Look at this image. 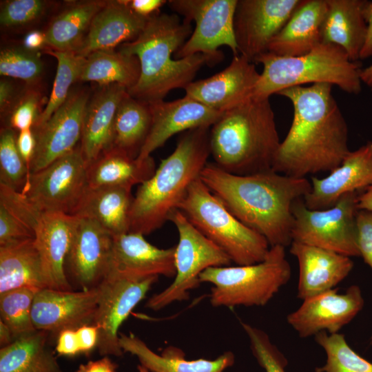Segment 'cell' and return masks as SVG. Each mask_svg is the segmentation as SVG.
<instances>
[{"instance_id":"9a60e30c","label":"cell","mask_w":372,"mask_h":372,"mask_svg":"<svg viewBox=\"0 0 372 372\" xmlns=\"http://www.w3.org/2000/svg\"><path fill=\"white\" fill-rule=\"evenodd\" d=\"M89 99L87 91L72 89L65 103L50 118L33 128L37 145L30 174L76 148L81 139L84 113Z\"/></svg>"},{"instance_id":"3957f363","label":"cell","mask_w":372,"mask_h":372,"mask_svg":"<svg viewBox=\"0 0 372 372\" xmlns=\"http://www.w3.org/2000/svg\"><path fill=\"white\" fill-rule=\"evenodd\" d=\"M192 33L191 22L180 21L176 14L159 12L147 18L140 34L120 45L121 52L136 56L140 64L138 80L129 95L147 103L163 100L172 90L185 89L194 81L204 65L216 63L203 54L173 59Z\"/></svg>"},{"instance_id":"ac0fdd59","label":"cell","mask_w":372,"mask_h":372,"mask_svg":"<svg viewBox=\"0 0 372 372\" xmlns=\"http://www.w3.org/2000/svg\"><path fill=\"white\" fill-rule=\"evenodd\" d=\"M78 216L66 264L82 289L99 285L107 276L113 236L94 220Z\"/></svg>"},{"instance_id":"ab89813d","label":"cell","mask_w":372,"mask_h":372,"mask_svg":"<svg viewBox=\"0 0 372 372\" xmlns=\"http://www.w3.org/2000/svg\"><path fill=\"white\" fill-rule=\"evenodd\" d=\"M43 72V63L39 52L23 46H7L0 52V74L19 79L27 85L36 86Z\"/></svg>"},{"instance_id":"9f6ffc18","label":"cell","mask_w":372,"mask_h":372,"mask_svg":"<svg viewBox=\"0 0 372 372\" xmlns=\"http://www.w3.org/2000/svg\"><path fill=\"white\" fill-rule=\"evenodd\" d=\"M359 210L372 211V185L369 187L362 193H360L358 200Z\"/></svg>"},{"instance_id":"7402d4cb","label":"cell","mask_w":372,"mask_h":372,"mask_svg":"<svg viewBox=\"0 0 372 372\" xmlns=\"http://www.w3.org/2000/svg\"><path fill=\"white\" fill-rule=\"evenodd\" d=\"M152 127L137 158L145 159L174 134L199 127H211L223 113L185 95L172 101L149 103Z\"/></svg>"},{"instance_id":"f907efd6","label":"cell","mask_w":372,"mask_h":372,"mask_svg":"<svg viewBox=\"0 0 372 372\" xmlns=\"http://www.w3.org/2000/svg\"><path fill=\"white\" fill-rule=\"evenodd\" d=\"M81 353H90L97 347L99 331L93 324L84 325L76 330Z\"/></svg>"},{"instance_id":"d6a6232c","label":"cell","mask_w":372,"mask_h":372,"mask_svg":"<svg viewBox=\"0 0 372 372\" xmlns=\"http://www.w3.org/2000/svg\"><path fill=\"white\" fill-rule=\"evenodd\" d=\"M106 1L70 3L50 22L44 31L46 48L74 52L84 39L92 21Z\"/></svg>"},{"instance_id":"74e56055","label":"cell","mask_w":372,"mask_h":372,"mask_svg":"<svg viewBox=\"0 0 372 372\" xmlns=\"http://www.w3.org/2000/svg\"><path fill=\"white\" fill-rule=\"evenodd\" d=\"M39 289L21 287L0 294V316L11 330L14 340L34 332L32 307Z\"/></svg>"},{"instance_id":"91938a15","label":"cell","mask_w":372,"mask_h":372,"mask_svg":"<svg viewBox=\"0 0 372 372\" xmlns=\"http://www.w3.org/2000/svg\"><path fill=\"white\" fill-rule=\"evenodd\" d=\"M137 369L138 372H150L147 369L141 364L137 366Z\"/></svg>"},{"instance_id":"44dd1931","label":"cell","mask_w":372,"mask_h":372,"mask_svg":"<svg viewBox=\"0 0 372 372\" xmlns=\"http://www.w3.org/2000/svg\"><path fill=\"white\" fill-rule=\"evenodd\" d=\"M311 184V190L303 198L310 209L330 208L346 194L364 191L372 185V142L350 151L328 176L312 177Z\"/></svg>"},{"instance_id":"cb8c5ba5","label":"cell","mask_w":372,"mask_h":372,"mask_svg":"<svg viewBox=\"0 0 372 372\" xmlns=\"http://www.w3.org/2000/svg\"><path fill=\"white\" fill-rule=\"evenodd\" d=\"M289 251L298 262L297 298L302 300L334 289L353 267L351 257L320 247L292 242Z\"/></svg>"},{"instance_id":"f5cc1de1","label":"cell","mask_w":372,"mask_h":372,"mask_svg":"<svg viewBox=\"0 0 372 372\" xmlns=\"http://www.w3.org/2000/svg\"><path fill=\"white\" fill-rule=\"evenodd\" d=\"M364 17L366 22V34L360 52V59H366L372 56V1H366Z\"/></svg>"},{"instance_id":"7dc6e473","label":"cell","mask_w":372,"mask_h":372,"mask_svg":"<svg viewBox=\"0 0 372 372\" xmlns=\"http://www.w3.org/2000/svg\"><path fill=\"white\" fill-rule=\"evenodd\" d=\"M36 145L37 141L33 129L19 132L17 135V147L30 173Z\"/></svg>"},{"instance_id":"4dcf8cb0","label":"cell","mask_w":372,"mask_h":372,"mask_svg":"<svg viewBox=\"0 0 372 372\" xmlns=\"http://www.w3.org/2000/svg\"><path fill=\"white\" fill-rule=\"evenodd\" d=\"M156 170L152 156L134 158L116 147L102 152L87 165L90 187H122L130 188L147 180Z\"/></svg>"},{"instance_id":"2e32d148","label":"cell","mask_w":372,"mask_h":372,"mask_svg":"<svg viewBox=\"0 0 372 372\" xmlns=\"http://www.w3.org/2000/svg\"><path fill=\"white\" fill-rule=\"evenodd\" d=\"M99 296V285L79 291L40 289L32 307L33 325L36 330L58 335L64 330L92 324Z\"/></svg>"},{"instance_id":"bcb514c9","label":"cell","mask_w":372,"mask_h":372,"mask_svg":"<svg viewBox=\"0 0 372 372\" xmlns=\"http://www.w3.org/2000/svg\"><path fill=\"white\" fill-rule=\"evenodd\" d=\"M357 244L364 262L372 269V211L358 210L356 215Z\"/></svg>"},{"instance_id":"4fadbf2b","label":"cell","mask_w":372,"mask_h":372,"mask_svg":"<svg viewBox=\"0 0 372 372\" xmlns=\"http://www.w3.org/2000/svg\"><path fill=\"white\" fill-rule=\"evenodd\" d=\"M158 277L129 280L107 275L99 285L100 296L92 324L98 328L96 348L102 355L121 356L118 330Z\"/></svg>"},{"instance_id":"b9f144b4","label":"cell","mask_w":372,"mask_h":372,"mask_svg":"<svg viewBox=\"0 0 372 372\" xmlns=\"http://www.w3.org/2000/svg\"><path fill=\"white\" fill-rule=\"evenodd\" d=\"M43 96L36 86L27 87L19 93L14 103L5 115L6 125L14 131L33 129L37 126L43 110Z\"/></svg>"},{"instance_id":"9c48e42d","label":"cell","mask_w":372,"mask_h":372,"mask_svg":"<svg viewBox=\"0 0 372 372\" xmlns=\"http://www.w3.org/2000/svg\"><path fill=\"white\" fill-rule=\"evenodd\" d=\"M168 220L176 226L178 234L174 251L176 273L167 287L147 301L145 307L154 311L188 299L189 291L200 285V275L205 269L230 266L232 262L227 254L203 235L179 209H174Z\"/></svg>"},{"instance_id":"7a4b0ae2","label":"cell","mask_w":372,"mask_h":372,"mask_svg":"<svg viewBox=\"0 0 372 372\" xmlns=\"http://www.w3.org/2000/svg\"><path fill=\"white\" fill-rule=\"evenodd\" d=\"M200 179L245 225L263 236L270 247L290 245L293 203L311 188L306 178L273 170L236 175L207 163Z\"/></svg>"},{"instance_id":"83f0119b","label":"cell","mask_w":372,"mask_h":372,"mask_svg":"<svg viewBox=\"0 0 372 372\" xmlns=\"http://www.w3.org/2000/svg\"><path fill=\"white\" fill-rule=\"evenodd\" d=\"M366 0H327L322 43L340 47L352 61H358L366 34Z\"/></svg>"},{"instance_id":"d590c367","label":"cell","mask_w":372,"mask_h":372,"mask_svg":"<svg viewBox=\"0 0 372 372\" xmlns=\"http://www.w3.org/2000/svg\"><path fill=\"white\" fill-rule=\"evenodd\" d=\"M152 121L149 103L132 97L127 92L116 111L111 147L137 158L149 133Z\"/></svg>"},{"instance_id":"f1b7e54d","label":"cell","mask_w":372,"mask_h":372,"mask_svg":"<svg viewBox=\"0 0 372 372\" xmlns=\"http://www.w3.org/2000/svg\"><path fill=\"white\" fill-rule=\"evenodd\" d=\"M131 190L88 186L73 215L94 220L113 236L128 233L134 199Z\"/></svg>"},{"instance_id":"f35d334b","label":"cell","mask_w":372,"mask_h":372,"mask_svg":"<svg viewBox=\"0 0 372 372\" xmlns=\"http://www.w3.org/2000/svg\"><path fill=\"white\" fill-rule=\"evenodd\" d=\"M315 340L327 357L326 364L316 369V372H372V363L355 352L343 334L321 331Z\"/></svg>"},{"instance_id":"680465c9","label":"cell","mask_w":372,"mask_h":372,"mask_svg":"<svg viewBox=\"0 0 372 372\" xmlns=\"http://www.w3.org/2000/svg\"><path fill=\"white\" fill-rule=\"evenodd\" d=\"M360 79L362 83H364L372 91V64L362 69Z\"/></svg>"},{"instance_id":"5bb4252c","label":"cell","mask_w":372,"mask_h":372,"mask_svg":"<svg viewBox=\"0 0 372 372\" xmlns=\"http://www.w3.org/2000/svg\"><path fill=\"white\" fill-rule=\"evenodd\" d=\"M302 0H238L234 28L240 55L254 63L267 52L269 43L279 32Z\"/></svg>"},{"instance_id":"8fae6325","label":"cell","mask_w":372,"mask_h":372,"mask_svg":"<svg viewBox=\"0 0 372 372\" xmlns=\"http://www.w3.org/2000/svg\"><path fill=\"white\" fill-rule=\"evenodd\" d=\"M238 0H169V8L195 23L190 37L175 53V59L196 54L213 58L216 63L223 57L218 51L222 45L238 55L235 39L234 19Z\"/></svg>"},{"instance_id":"8d00e7d4","label":"cell","mask_w":372,"mask_h":372,"mask_svg":"<svg viewBox=\"0 0 372 372\" xmlns=\"http://www.w3.org/2000/svg\"><path fill=\"white\" fill-rule=\"evenodd\" d=\"M44 52L56 59L57 69L50 97L36 127L48 121L67 100L72 90L71 86L79 81L85 60V57L72 51L45 48Z\"/></svg>"},{"instance_id":"ba28073f","label":"cell","mask_w":372,"mask_h":372,"mask_svg":"<svg viewBox=\"0 0 372 372\" xmlns=\"http://www.w3.org/2000/svg\"><path fill=\"white\" fill-rule=\"evenodd\" d=\"M291 269L285 247H270L261 262L234 267H215L200 275L201 282L213 285L210 302L214 307L263 306L286 285Z\"/></svg>"},{"instance_id":"8992f818","label":"cell","mask_w":372,"mask_h":372,"mask_svg":"<svg viewBox=\"0 0 372 372\" xmlns=\"http://www.w3.org/2000/svg\"><path fill=\"white\" fill-rule=\"evenodd\" d=\"M254 62L261 63L263 70L254 87V99H269L283 90L307 83H329L353 94L362 90L360 63L351 61L334 44L322 43L297 56H280L266 52Z\"/></svg>"},{"instance_id":"e0dca14e","label":"cell","mask_w":372,"mask_h":372,"mask_svg":"<svg viewBox=\"0 0 372 372\" xmlns=\"http://www.w3.org/2000/svg\"><path fill=\"white\" fill-rule=\"evenodd\" d=\"M332 289L303 300L295 311L287 316L288 324L301 338L321 331L336 333L349 323L363 308L360 287L350 286L344 293Z\"/></svg>"},{"instance_id":"52a82bcc","label":"cell","mask_w":372,"mask_h":372,"mask_svg":"<svg viewBox=\"0 0 372 372\" xmlns=\"http://www.w3.org/2000/svg\"><path fill=\"white\" fill-rule=\"evenodd\" d=\"M177 209L236 265L260 262L270 245L260 234L242 223L205 185L194 180Z\"/></svg>"},{"instance_id":"7bdbcfd3","label":"cell","mask_w":372,"mask_h":372,"mask_svg":"<svg viewBox=\"0 0 372 372\" xmlns=\"http://www.w3.org/2000/svg\"><path fill=\"white\" fill-rule=\"evenodd\" d=\"M52 5L45 0H7L1 3L0 24L6 28H17L40 19Z\"/></svg>"},{"instance_id":"f546056e","label":"cell","mask_w":372,"mask_h":372,"mask_svg":"<svg viewBox=\"0 0 372 372\" xmlns=\"http://www.w3.org/2000/svg\"><path fill=\"white\" fill-rule=\"evenodd\" d=\"M21 287L49 288L34 238L0 245V294Z\"/></svg>"},{"instance_id":"484cf974","label":"cell","mask_w":372,"mask_h":372,"mask_svg":"<svg viewBox=\"0 0 372 372\" xmlns=\"http://www.w3.org/2000/svg\"><path fill=\"white\" fill-rule=\"evenodd\" d=\"M127 94L118 84L100 86L87 103L80 147L87 165L112 144L113 128L118 107Z\"/></svg>"},{"instance_id":"4316f807","label":"cell","mask_w":372,"mask_h":372,"mask_svg":"<svg viewBox=\"0 0 372 372\" xmlns=\"http://www.w3.org/2000/svg\"><path fill=\"white\" fill-rule=\"evenodd\" d=\"M327 10V0H302L271 41L267 52L280 56H297L311 51L322 43Z\"/></svg>"},{"instance_id":"7c38bea8","label":"cell","mask_w":372,"mask_h":372,"mask_svg":"<svg viewBox=\"0 0 372 372\" xmlns=\"http://www.w3.org/2000/svg\"><path fill=\"white\" fill-rule=\"evenodd\" d=\"M87 169L79 145L70 153L32 173L21 192L41 212L73 215L88 187Z\"/></svg>"},{"instance_id":"5b68a950","label":"cell","mask_w":372,"mask_h":372,"mask_svg":"<svg viewBox=\"0 0 372 372\" xmlns=\"http://www.w3.org/2000/svg\"><path fill=\"white\" fill-rule=\"evenodd\" d=\"M280 143L269 99L251 97L225 112L209 130L214 163L236 175L272 170Z\"/></svg>"},{"instance_id":"816d5d0a","label":"cell","mask_w":372,"mask_h":372,"mask_svg":"<svg viewBox=\"0 0 372 372\" xmlns=\"http://www.w3.org/2000/svg\"><path fill=\"white\" fill-rule=\"evenodd\" d=\"M19 93L15 91L14 84L1 79L0 81V112L5 116L14 103Z\"/></svg>"},{"instance_id":"836d02e7","label":"cell","mask_w":372,"mask_h":372,"mask_svg":"<svg viewBox=\"0 0 372 372\" xmlns=\"http://www.w3.org/2000/svg\"><path fill=\"white\" fill-rule=\"evenodd\" d=\"M49 333L37 330L0 349V372H61L48 345Z\"/></svg>"},{"instance_id":"6da1fadb","label":"cell","mask_w":372,"mask_h":372,"mask_svg":"<svg viewBox=\"0 0 372 372\" xmlns=\"http://www.w3.org/2000/svg\"><path fill=\"white\" fill-rule=\"evenodd\" d=\"M333 85L296 86L277 94L288 99L293 118L276 154L272 170L294 178L331 172L350 152L347 122L332 94Z\"/></svg>"},{"instance_id":"e575fe53","label":"cell","mask_w":372,"mask_h":372,"mask_svg":"<svg viewBox=\"0 0 372 372\" xmlns=\"http://www.w3.org/2000/svg\"><path fill=\"white\" fill-rule=\"evenodd\" d=\"M139 75L140 64L136 56L120 50H99L85 57L79 81L100 86L118 84L128 90L137 83Z\"/></svg>"},{"instance_id":"f6af8a7d","label":"cell","mask_w":372,"mask_h":372,"mask_svg":"<svg viewBox=\"0 0 372 372\" xmlns=\"http://www.w3.org/2000/svg\"><path fill=\"white\" fill-rule=\"evenodd\" d=\"M34 238V234L0 206V245Z\"/></svg>"},{"instance_id":"277c9868","label":"cell","mask_w":372,"mask_h":372,"mask_svg":"<svg viewBox=\"0 0 372 372\" xmlns=\"http://www.w3.org/2000/svg\"><path fill=\"white\" fill-rule=\"evenodd\" d=\"M209 127L186 131L134 196L129 232L147 235L161 228L200 177L211 154Z\"/></svg>"},{"instance_id":"681fc988","label":"cell","mask_w":372,"mask_h":372,"mask_svg":"<svg viewBox=\"0 0 372 372\" xmlns=\"http://www.w3.org/2000/svg\"><path fill=\"white\" fill-rule=\"evenodd\" d=\"M127 6L137 15L147 19L158 12L167 1L165 0H125Z\"/></svg>"},{"instance_id":"d4e9b609","label":"cell","mask_w":372,"mask_h":372,"mask_svg":"<svg viewBox=\"0 0 372 372\" xmlns=\"http://www.w3.org/2000/svg\"><path fill=\"white\" fill-rule=\"evenodd\" d=\"M147 19L135 14L125 0L106 1L74 52L86 57L96 51L114 50L135 39L143 30Z\"/></svg>"},{"instance_id":"1f68e13d","label":"cell","mask_w":372,"mask_h":372,"mask_svg":"<svg viewBox=\"0 0 372 372\" xmlns=\"http://www.w3.org/2000/svg\"><path fill=\"white\" fill-rule=\"evenodd\" d=\"M119 343L124 352L135 355L141 365L150 372H224L235 361L234 355L225 352L214 360H188L171 352L156 353L139 338L120 333Z\"/></svg>"},{"instance_id":"11a10c76","label":"cell","mask_w":372,"mask_h":372,"mask_svg":"<svg viewBox=\"0 0 372 372\" xmlns=\"http://www.w3.org/2000/svg\"><path fill=\"white\" fill-rule=\"evenodd\" d=\"M23 46L31 51L39 52L46 48L45 32L39 30L28 32L23 40Z\"/></svg>"},{"instance_id":"6f0895ef","label":"cell","mask_w":372,"mask_h":372,"mask_svg":"<svg viewBox=\"0 0 372 372\" xmlns=\"http://www.w3.org/2000/svg\"><path fill=\"white\" fill-rule=\"evenodd\" d=\"M14 340L13 334L10 328L0 320V346L4 347L9 345Z\"/></svg>"},{"instance_id":"30bf717a","label":"cell","mask_w":372,"mask_h":372,"mask_svg":"<svg viewBox=\"0 0 372 372\" xmlns=\"http://www.w3.org/2000/svg\"><path fill=\"white\" fill-rule=\"evenodd\" d=\"M360 192L342 196L324 209H310L303 198L292 205V242L320 247L349 256H360L357 244L356 215Z\"/></svg>"},{"instance_id":"94428289","label":"cell","mask_w":372,"mask_h":372,"mask_svg":"<svg viewBox=\"0 0 372 372\" xmlns=\"http://www.w3.org/2000/svg\"><path fill=\"white\" fill-rule=\"evenodd\" d=\"M371 340H372V335H371Z\"/></svg>"},{"instance_id":"603a6c76","label":"cell","mask_w":372,"mask_h":372,"mask_svg":"<svg viewBox=\"0 0 372 372\" xmlns=\"http://www.w3.org/2000/svg\"><path fill=\"white\" fill-rule=\"evenodd\" d=\"M78 216L42 212L34 229V242L42 258L49 288L70 291L65 273Z\"/></svg>"},{"instance_id":"ffe728a7","label":"cell","mask_w":372,"mask_h":372,"mask_svg":"<svg viewBox=\"0 0 372 372\" xmlns=\"http://www.w3.org/2000/svg\"><path fill=\"white\" fill-rule=\"evenodd\" d=\"M174 251L175 247L158 248L138 233L113 236L107 275L136 280L159 276L173 277L176 273Z\"/></svg>"},{"instance_id":"ee69618b","label":"cell","mask_w":372,"mask_h":372,"mask_svg":"<svg viewBox=\"0 0 372 372\" xmlns=\"http://www.w3.org/2000/svg\"><path fill=\"white\" fill-rule=\"evenodd\" d=\"M247 333L253 354L265 372H286L287 359L273 345L263 331L247 323H241Z\"/></svg>"},{"instance_id":"d6986e66","label":"cell","mask_w":372,"mask_h":372,"mask_svg":"<svg viewBox=\"0 0 372 372\" xmlns=\"http://www.w3.org/2000/svg\"><path fill=\"white\" fill-rule=\"evenodd\" d=\"M259 76L254 63L238 54L221 72L194 81L184 90L185 96L224 113L252 97Z\"/></svg>"},{"instance_id":"db71d44e","label":"cell","mask_w":372,"mask_h":372,"mask_svg":"<svg viewBox=\"0 0 372 372\" xmlns=\"http://www.w3.org/2000/svg\"><path fill=\"white\" fill-rule=\"evenodd\" d=\"M76 372H116V366L107 357L80 365Z\"/></svg>"},{"instance_id":"c3c4849f","label":"cell","mask_w":372,"mask_h":372,"mask_svg":"<svg viewBox=\"0 0 372 372\" xmlns=\"http://www.w3.org/2000/svg\"><path fill=\"white\" fill-rule=\"evenodd\" d=\"M56 351L59 355L66 356L81 353L76 330H64L58 335Z\"/></svg>"},{"instance_id":"60d3db41","label":"cell","mask_w":372,"mask_h":372,"mask_svg":"<svg viewBox=\"0 0 372 372\" xmlns=\"http://www.w3.org/2000/svg\"><path fill=\"white\" fill-rule=\"evenodd\" d=\"M16 131L3 127L0 133V183L21 192L30 173L17 147Z\"/></svg>"}]
</instances>
